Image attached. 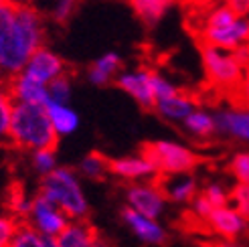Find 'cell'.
<instances>
[{
	"label": "cell",
	"mask_w": 249,
	"mask_h": 247,
	"mask_svg": "<svg viewBox=\"0 0 249 247\" xmlns=\"http://www.w3.org/2000/svg\"><path fill=\"white\" fill-rule=\"evenodd\" d=\"M109 175L124 180V182H128V184L148 182V180L158 178V172H156L154 164L150 162V158H148L144 152L120 156V158H109Z\"/></svg>",
	"instance_id": "30bf717a"
},
{
	"label": "cell",
	"mask_w": 249,
	"mask_h": 247,
	"mask_svg": "<svg viewBox=\"0 0 249 247\" xmlns=\"http://www.w3.org/2000/svg\"><path fill=\"white\" fill-rule=\"evenodd\" d=\"M59 136L55 134L43 106H27V104L12 106L8 144L18 148V150H27L31 154L35 150L55 148Z\"/></svg>",
	"instance_id": "7a4b0ae2"
},
{
	"label": "cell",
	"mask_w": 249,
	"mask_h": 247,
	"mask_svg": "<svg viewBox=\"0 0 249 247\" xmlns=\"http://www.w3.org/2000/svg\"><path fill=\"white\" fill-rule=\"evenodd\" d=\"M120 219H122V223L126 225V229L132 233V237L138 243H142L146 247H162V245H166L168 231L158 219L144 217V215L132 211V209H128V207L122 209Z\"/></svg>",
	"instance_id": "9c48e42d"
},
{
	"label": "cell",
	"mask_w": 249,
	"mask_h": 247,
	"mask_svg": "<svg viewBox=\"0 0 249 247\" xmlns=\"http://www.w3.org/2000/svg\"><path fill=\"white\" fill-rule=\"evenodd\" d=\"M8 93L15 104H27V106H47L49 104V89L47 85L27 77L24 73H17L15 77L6 81Z\"/></svg>",
	"instance_id": "2e32d148"
},
{
	"label": "cell",
	"mask_w": 249,
	"mask_h": 247,
	"mask_svg": "<svg viewBox=\"0 0 249 247\" xmlns=\"http://www.w3.org/2000/svg\"><path fill=\"white\" fill-rule=\"evenodd\" d=\"M229 193H231V189L227 187V184H223L221 180L207 182L203 187V191H201V194L211 203V207H213V209L229 205Z\"/></svg>",
	"instance_id": "f1b7e54d"
},
{
	"label": "cell",
	"mask_w": 249,
	"mask_h": 247,
	"mask_svg": "<svg viewBox=\"0 0 249 247\" xmlns=\"http://www.w3.org/2000/svg\"><path fill=\"white\" fill-rule=\"evenodd\" d=\"M152 91H154L156 102H160V100H166V97L174 95V93L180 91V89H178L168 77H164L162 73L152 71Z\"/></svg>",
	"instance_id": "d6a6232c"
},
{
	"label": "cell",
	"mask_w": 249,
	"mask_h": 247,
	"mask_svg": "<svg viewBox=\"0 0 249 247\" xmlns=\"http://www.w3.org/2000/svg\"><path fill=\"white\" fill-rule=\"evenodd\" d=\"M201 41L203 45L217 47L223 51H237L241 47L249 45V17H235L231 22L223 24L217 29H207L201 31Z\"/></svg>",
	"instance_id": "ba28073f"
},
{
	"label": "cell",
	"mask_w": 249,
	"mask_h": 247,
	"mask_svg": "<svg viewBox=\"0 0 249 247\" xmlns=\"http://www.w3.org/2000/svg\"><path fill=\"white\" fill-rule=\"evenodd\" d=\"M203 67L211 85L221 91H235L245 75V67L231 51H223L217 47L203 45Z\"/></svg>",
	"instance_id": "5b68a950"
},
{
	"label": "cell",
	"mask_w": 249,
	"mask_h": 247,
	"mask_svg": "<svg viewBox=\"0 0 249 247\" xmlns=\"http://www.w3.org/2000/svg\"><path fill=\"white\" fill-rule=\"evenodd\" d=\"M229 172L235 178V184H249V150H239L231 156Z\"/></svg>",
	"instance_id": "f546056e"
},
{
	"label": "cell",
	"mask_w": 249,
	"mask_h": 247,
	"mask_svg": "<svg viewBox=\"0 0 249 247\" xmlns=\"http://www.w3.org/2000/svg\"><path fill=\"white\" fill-rule=\"evenodd\" d=\"M59 247H109L87 219L69 221L57 237Z\"/></svg>",
	"instance_id": "e0dca14e"
},
{
	"label": "cell",
	"mask_w": 249,
	"mask_h": 247,
	"mask_svg": "<svg viewBox=\"0 0 249 247\" xmlns=\"http://www.w3.org/2000/svg\"><path fill=\"white\" fill-rule=\"evenodd\" d=\"M12 247H59V245L57 239L41 235L39 231H35L27 223H20L17 229L15 241H12Z\"/></svg>",
	"instance_id": "cb8c5ba5"
},
{
	"label": "cell",
	"mask_w": 249,
	"mask_h": 247,
	"mask_svg": "<svg viewBox=\"0 0 249 247\" xmlns=\"http://www.w3.org/2000/svg\"><path fill=\"white\" fill-rule=\"evenodd\" d=\"M205 225H207V229L211 233H213V235H217L225 243H231L235 239L243 237L245 233L249 231V221L243 219L231 205L213 209V213L207 217Z\"/></svg>",
	"instance_id": "8fae6325"
},
{
	"label": "cell",
	"mask_w": 249,
	"mask_h": 247,
	"mask_svg": "<svg viewBox=\"0 0 249 247\" xmlns=\"http://www.w3.org/2000/svg\"><path fill=\"white\" fill-rule=\"evenodd\" d=\"M47 89H49V102H55V104H69L71 102L73 83H71V77L67 75V73L57 77V79H53L47 85Z\"/></svg>",
	"instance_id": "83f0119b"
},
{
	"label": "cell",
	"mask_w": 249,
	"mask_h": 247,
	"mask_svg": "<svg viewBox=\"0 0 249 247\" xmlns=\"http://www.w3.org/2000/svg\"><path fill=\"white\" fill-rule=\"evenodd\" d=\"M36 193L57 205L69 217V221H83L89 215V199L75 168L57 166L51 175L41 178Z\"/></svg>",
	"instance_id": "3957f363"
},
{
	"label": "cell",
	"mask_w": 249,
	"mask_h": 247,
	"mask_svg": "<svg viewBox=\"0 0 249 247\" xmlns=\"http://www.w3.org/2000/svg\"><path fill=\"white\" fill-rule=\"evenodd\" d=\"M229 205L249 221V184H235L229 193Z\"/></svg>",
	"instance_id": "4dcf8cb0"
},
{
	"label": "cell",
	"mask_w": 249,
	"mask_h": 247,
	"mask_svg": "<svg viewBox=\"0 0 249 247\" xmlns=\"http://www.w3.org/2000/svg\"><path fill=\"white\" fill-rule=\"evenodd\" d=\"M233 93H235V97H237L239 106L249 107V67H247V71H245V75H243L241 83L237 85V89H235Z\"/></svg>",
	"instance_id": "d590c367"
},
{
	"label": "cell",
	"mask_w": 249,
	"mask_h": 247,
	"mask_svg": "<svg viewBox=\"0 0 249 247\" xmlns=\"http://www.w3.org/2000/svg\"><path fill=\"white\" fill-rule=\"evenodd\" d=\"M45 112L47 118L51 122V126L55 130V134L59 138L63 136H71L75 134L79 128V114L71 107V104H55V102H49L45 106Z\"/></svg>",
	"instance_id": "d6986e66"
},
{
	"label": "cell",
	"mask_w": 249,
	"mask_h": 247,
	"mask_svg": "<svg viewBox=\"0 0 249 247\" xmlns=\"http://www.w3.org/2000/svg\"><path fill=\"white\" fill-rule=\"evenodd\" d=\"M158 187L162 189L168 203L174 205H191L198 191V180L193 172H184V175H168V176H158Z\"/></svg>",
	"instance_id": "9a60e30c"
},
{
	"label": "cell",
	"mask_w": 249,
	"mask_h": 247,
	"mask_svg": "<svg viewBox=\"0 0 249 247\" xmlns=\"http://www.w3.org/2000/svg\"><path fill=\"white\" fill-rule=\"evenodd\" d=\"M43 45L45 20L39 10L12 0L0 6V69L6 79L20 73Z\"/></svg>",
	"instance_id": "6da1fadb"
},
{
	"label": "cell",
	"mask_w": 249,
	"mask_h": 247,
	"mask_svg": "<svg viewBox=\"0 0 249 247\" xmlns=\"http://www.w3.org/2000/svg\"><path fill=\"white\" fill-rule=\"evenodd\" d=\"M217 134L227 140L249 144V107L227 106L215 112Z\"/></svg>",
	"instance_id": "5bb4252c"
},
{
	"label": "cell",
	"mask_w": 249,
	"mask_h": 247,
	"mask_svg": "<svg viewBox=\"0 0 249 247\" xmlns=\"http://www.w3.org/2000/svg\"><path fill=\"white\" fill-rule=\"evenodd\" d=\"M120 69H122V57L118 53H104L89 65L87 79H89L91 85L102 88V85L111 83L120 75Z\"/></svg>",
	"instance_id": "ffe728a7"
},
{
	"label": "cell",
	"mask_w": 249,
	"mask_h": 247,
	"mask_svg": "<svg viewBox=\"0 0 249 247\" xmlns=\"http://www.w3.org/2000/svg\"><path fill=\"white\" fill-rule=\"evenodd\" d=\"M20 221L8 213H0V247H12Z\"/></svg>",
	"instance_id": "1f68e13d"
},
{
	"label": "cell",
	"mask_w": 249,
	"mask_h": 247,
	"mask_svg": "<svg viewBox=\"0 0 249 247\" xmlns=\"http://www.w3.org/2000/svg\"><path fill=\"white\" fill-rule=\"evenodd\" d=\"M8 2V0H0V6H2V4H6Z\"/></svg>",
	"instance_id": "f35d334b"
},
{
	"label": "cell",
	"mask_w": 249,
	"mask_h": 247,
	"mask_svg": "<svg viewBox=\"0 0 249 247\" xmlns=\"http://www.w3.org/2000/svg\"><path fill=\"white\" fill-rule=\"evenodd\" d=\"M124 199H126L128 209L158 221L166 213V205H168L162 189L158 187V180L128 184L126 191H124Z\"/></svg>",
	"instance_id": "8992f818"
},
{
	"label": "cell",
	"mask_w": 249,
	"mask_h": 247,
	"mask_svg": "<svg viewBox=\"0 0 249 247\" xmlns=\"http://www.w3.org/2000/svg\"><path fill=\"white\" fill-rule=\"evenodd\" d=\"M22 223H27L35 231H39L41 235L57 239L59 233L67 227L69 217L61 211L57 205H53L51 201H47L45 196H41L36 193V194H33L31 209H29L27 219H24Z\"/></svg>",
	"instance_id": "52a82bcc"
},
{
	"label": "cell",
	"mask_w": 249,
	"mask_h": 247,
	"mask_svg": "<svg viewBox=\"0 0 249 247\" xmlns=\"http://www.w3.org/2000/svg\"><path fill=\"white\" fill-rule=\"evenodd\" d=\"M20 73L43 85H49L53 79L65 75L67 71H65V61L61 59V55L55 53L53 49H49L47 45H43L33 53V57L27 61V65H24Z\"/></svg>",
	"instance_id": "7c38bea8"
},
{
	"label": "cell",
	"mask_w": 249,
	"mask_h": 247,
	"mask_svg": "<svg viewBox=\"0 0 249 247\" xmlns=\"http://www.w3.org/2000/svg\"><path fill=\"white\" fill-rule=\"evenodd\" d=\"M118 88L126 91L132 100L144 109H154L156 97L152 91V71L146 67L120 71L118 75Z\"/></svg>",
	"instance_id": "4fadbf2b"
},
{
	"label": "cell",
	"mask_w": 249,
	"mask_h": 247,
	"mask_svg": "<svg viewBox=\"0 0 249 247\" xmlns=\"http://www.w3.org/2000/svg\"><path fill=\"white\" fill-rule=\"evenodd\" d=\"M142 152L150 158L158 176L168 175H184L193 172L198 164V154L191 146H186L177 140H154L148 142Z\"/></svg>",
	"instance_id": "277c9868"
},
{
	"label": "cell",
	"mask_w": 249,
	"mask_h": 247,
	"mask_svg": "<svg viewBox=\"0 0 249 247\" xmlns=\"http://www.w3.org/2000/svg\"><path fill=\"white\" fill-rule=\"evenodd\" d=\"M191 213H193L195 219H198V221H203V223H205L207 217L213 213V207H211V203L205 199L201 193H198V194H196V199L191 203Z\"/></svg>",
	"instance_id": "e575fe53"
},
{
	"label": "cell",
	"mask_w": 249,
	"mask_h": 247,
	"mask_svg": "<svg viewBox=\"0 0 249 247\" xmlns=\"http://www.w3.org/2000/svg\"><path fill=\"white\" fill-rule=\"evenodd\" d=\"M223 2H227L237 15L249 17V0H223Z\"/></svg>",
	"instance_id": "8d00e7d4"
},
{
	"label": "cell",
	"mask_w": 249,
	"mask_h": 247,
	"mask_svg": "<svg viewBox=\"0 0 249 247\" xmlns=\"http://www.w3.org/2000/svg\"><path fill=\"white\" fill-rule=\"evenodd\" d=\"M247 49H249V45H247Z\"/></svg>",
	"instance_id": "ab89813d"
},
{
	"label": "cell",
	"mask_w": 249,
	"mask_h": 247,
	"mask_svg": "<svg viewBox=\"0 0 249 247\" xmlns=\"http://www.w3.org/2000/svg\"><path fill=\"white\" fill-rule=\"evenodd\" d=\"M77 8V0H55V4L51 8V17L55 22H67Z\"/></svg>",
	"instance_id": "836d02e7"
},
{
	"label": "cell",
	"mask_w": 249,
	"mask_h": 247,
	"mask_svg": "<svg viewBox=\"0 0 249 247\" xmlns=\"http://www.w3.org/2000/svg\"><path fill=\"white\" fill-rule=\"evenodd\" d=\"M182 128L189 136H193L195 140H209L217 134L215 114L205 107H195L193 114L182 122Z\"/></svg>",
	"instance_id": "44dd1931"
},
{
	"label": "cell",
	"mask_w": 249,
	"mask_h": 247,
	"mask_svg": "<svg viewBox=\"0 0 249 247\" xmlns=\"http://www.w3.org/2000/svg\"><path fill=\"white\" fill-rule=\"evenodd\" d=\"M195 107H196L195 100L191 95L182 93V91H177L174 95L166 97V100L156 102V106H154L158 116L162 120H166V122H172V124H182L193 114Z\"/></svg>",
	"instance_id": "ac0fdd59"
},
{
	"label": "cell",
	"mask_w": 249,
	"mask_h": 247,
	"mask_svg": "<svg viewBox=\"0 0 249 247\" xmlns=\"http://www.w3.org/2000/svg\"><path fill=\"white\" fill-rule=\"evenodd\" d=\"M77 175L87 180H104L109 175V158L102 152H89L79 160Z\"/></svg>",
	"instance_id": "603a6c76"
},
{
	"label": "cell",
	"mask_w": 249,
	"mask_h": 247,
	"mask_svg": "<svg viewBox=\"0 0 249 247\" xmlns=\"http://www.w3.org/2000/svg\"><path fill=\"white\" fill-rule=\"evenodd\" d=\"M177 0H130L134 12L146 24H156L172 8Z\"/></svg>",
	"instance_id": "7402d4cb"
},
{
	"label": "cell",
	"mask_w": 249,
	"mask_h": 247,
	"mask_svg": "<svg viewBox=\"0 0 249 247\" xmlns=\"http://www.w3.org/2000/svg\"><path fill=\"white\" fill-rule=\"evenodd\" d=\"M57 166H59V158H57L55 148H45V150L31 152V168L41 178H45L47 175H51Z\"/></svg>",
	"instance_id": "d4e9b609"
},
{
	"label": "cell",
	"mask_w": 249,
	"mask_h": 247,
	"mask_svg": "<svg viewBox=\"0 0 249 247\" xmlns=\"http://www.w3.org/2000/svg\"><path fill=\"white\" fill-rule=\"evenodd\" d=\"M12 97L8 93L6 83H0V146L8 144V130H10V114H12Z\"/></svg>",
	"instance_id": "4316f807"
},
{
	"label": "cell",
	"mask_w": 249,
	"mask_h": 247,
	"mask_svg": "<svg viewBox=\"0 0 249 247\" xmlns=\"http://www.w3.org/2000/svg\"><path fill=\"white\" fill-rule=\"evenodd\" d=\"M8 79H6V75H4V73H2V69H0V83H6Z\"/></svg>",
	"instance_id": "74e56055"
},
{
	"label": "cell",
	"mask_w": 249,
	"mask_h": 247,
	"mask_svg": "<svg viewBox=\"0 0 249 247\" xmlns=\"http://www.w3.org/2000/svg\"><path fill=\"white\" fill-rule=\"evenodd\" d=\"M31 201H33V194H27V191L22 187H12L8 194V215H12L22 223L31 209Z\"/></svg>",
	"instance_id": "484cf974"
}]
</instances>
